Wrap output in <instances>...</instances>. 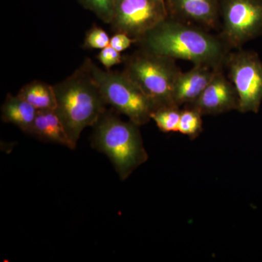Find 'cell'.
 Wrapping results in <instances>:
<instances>
[{"instance_id":"7c38bea8","label":"cell","mask_w":262,"mask_h":262,"mask_svg":"<svg viewBox=\"0 0 262 262\" xmlns=\"http://www.w3.org/2000/svg\"><path fill=\"white\" fill-rule=\"evenodd\" d=\"M27 134L44 142L59 144L71 149H75L55 110L38 111Z\"/></svg>"},{"instance_id":"8992f818","label":"cell","mask_w":262,"mask_h":262,"mask_svg":"<svg viewBox=\"0 0 262 262\" xmlns=\"http://www.w3.org/2000/svg\"><path fill=\"white\" fill-rule=\"evenodd\" d=\"M225 66L238 96L241 113H258L262 102V61L257 53L237 49L229 52Z\"/></svg>"},{"instance_id":"277c9868","label":"cell","mask_w":262,"mask_h":262,"mask_svg":"<svg viewBox=\"0 0 262 262\" xmlns=\"http://www.w3.org/2000/svg\"><path fill=\"white\" fill-rule=\"evenodd\" d=\"M124 61L123 72L149 98L155 110L178 106L174 102L173 88L182 71L176 60L141 49Z\"/></svg>"},{"instance_id":"8fae6325","label":"cell","mask_w":262,"mask_h":262,"mask_svg":"<svg viewBox=\"0 0 262 262\" xmlns=\"http://www.w3.org/2000/svg\"><path fill=\"white\" fill-rule=\"evenodd\" d=\"M223 67L194 65L190 70L181 72L173 88V100L179 107L189 106L201 96L215 72Z\"/></svg>"},{"instance_id":"ac0fdd59","label":"cell","mask_w":262,"mask_h":262,"mask_svg":"<svg viewBox=\"0 0 262 262\" xmlns=\"http://www.w3.org/2000/svg\"><path fill=\"white\" fill-rule=\"evenodd\" d=\"M110 44V37L106 31L94 26L86 34L83 48L84 49L102 50Z\"/></svg>"},{"instance_id":"ffe728a7","label":"cell","mask_w":262,"mask_h":262,"mask_svg":"<svg viewBox=\"0 0 262 262\" xmlns=\"http://www.w3.org/2000/svg\"><path fill=\"white\" fill-rule=\"evenodd\" d=\"M134 42L136 43L135 39H133L125 33L116 32L113 37L110 38V46L121 53L130 48L131 45Z\"/></svg>"},{"instance_id":"9a60e30c","label":"cell","mask_w":262,"mask_h":262,"mask_svg":"<svg viewBox=\"0 0 262 262\" xmlns=\"http://www.w3.org/2000/svg\"><path fill=\"white\" fill-rule=\"evenodd\" d=\"M198 110L192 106H184L181 110L178 132L191 139H196L203 132V120Z\"/></svg>"},{"instance_id":"ba28073f","label":"cell","mask_w":262,"mask_h":262,"mask_svg":"<svg viewBox=\"0 0 262 262\" xmlns=\"http://www.w3.org/2000/svg\"><path fill=\"white\" fill-rule=\"evenodd\" d=\"M168 15L165 0H117L110 25L137 43Z\"/></svg>"},{"instance_id":"4fadbf2b","label":"cell","mask_w":262,"mask_h":262,"mask_svg":"<svg viewBox=\"0 0 262 262\" xmlns=\"http://www.w3.org/2000/svg\"><path fill=\"white\" fill-rule=\"evenodd\" d=\"M37 110L16 95L8 94L1 108L2 119L27 134L37 116Z\"/></svg>"},{"instance_id":"52a82bcc","label":"cell","mask_w":262,"mask_h":262,"mask_svg":"<svg viewBox=\"0 0 262 262\" xmlns=\"http://www.w3.org/2000/svg\"><path fill=\"white\" fill-rule=\"evenodd\" d=\"M220 37L230 49H241L262 33V0H222Z\"/></svg>"},{"instance_id":"7a4b0ae2","label":"cell","mask_w":262,"mask_h":262,"mask_svg":"<svg viewBox=\"0 0 262 262\" xmlns=\"http://www.w3.org/2000/svg\"><path fill=\"white\" fill-rule=\"evenodd\" d=\"M53 88L57 102L55 111L76 148L82 131L86 127L94 126L107 110V104L84 62Z\"/></svg>"},{"instance_id":"30bf717a","label":"cell","mask_w":262,"mask_h":262,"mask_svg":"<svg viewBox=\"0 0 262 262\" xmlns=\"http://www.w3.org/2000/svg\"><path fill=\"white\" fill-rule=\"evenodd\" d=\"M169 16L202 28L215 29L221 16L220 0H165Z\"/></svg>"},{"instance_id":"2e32d148","label":"cell","mask_w":262,"mask_h":262,"mask_svg":"<svg viewBox=\"0 0 262 262\" xmlns=\"http://www.w3.org/2000/svg\"><path fill=\"white\" fill-rule=\"evenodd\" d=\"M181 110L178 106L157 108L151 113V119L162 132H178Z\"/></svg>"},{"instance_id":"5bb4252c","label":"cell","mask_w":262,"mask_h":262,"mask_svg":"<svg viewBox=\"0 0 262 262\" xmlns=\"http://www.w3.org/2000/svg\"><path fill=\"white\" fill-rule=\"evenodd\" d=\"M17 95L32 105L37 111L56 110L54 88L42 81L34 80L26 84Z\"/></svg>"},{"instance_id":"3957f363","label":"cell","mask_w":262,"mask_h":262,"mask_svg":"<svg viewBox=\"0 0 262 262\" xmlns=\"http://www.w3.org/2000/svg\"><path fill=\"white\" fill-rule=\"evenodd\" d=\"M114 110L103 113L94 125L93 147L108 157L121 180L147 161L139 125L124 121Z\"/></svg>"},{"instance_id":"d6986e66","label":"cell","mask_w":262,"mask_h":262,"mask_svg":"<svg viewBox=\"0 0 262 262\" xmlns=\"http://www.w3.org/2000/svg\"><path fill=\"white\" fill-rule=\"evenodd\" d=\"M97 59L106 70H110L114 66L120 64L124 61L121 53L110 46L101 50L97 56Z\"/></svg>"},{"instance_id":"5b68a950","label":"cell","mask_w":262,"mask_h":262,"mask_svg":"<svg viewBox=\"0 0 262 262\" xmlns=\"http://www.w3.org/2000/svg\"><path fill=\"white\" fill-rule=\"evenodd\" d=\"M84 62L106 104L139 126L151 120L154 104L123 71L103 70L91 59Z\"/></svg>"},{"instance_id":"9c48e42d","label":"cell","mask_w":262,"mask_h":262,"mask_svg":"<svg viewBox=\"0 0 262 262\" xmlns=\"http://www.w3.org/2000/svg\"><path fill=\"white\" fill-rule=\"evenodd\" d=\"M238 96L234 84L219 69L198 99L189 106L202 115H218L238 110Z\"/></svg>"},{"instance_id":"e0dca14e","label":"cell","mask_w":262,"mask_h":262,"mask_svg":"<svg viewBox=\"0 0 262 262\" xmlns=\"http://www.w3.org/2000/svg\"><path fill=\"white\" fill-rule=\"evenodd\" d=\"M84 8L106 24L111 23L117 0H77Z\"/></svg>"},{"instance_id":"6da1fadb","label":"cell","mask_w":262,"mask_h":262,"mask_svg":"<svg viewBox=\"0 0 262 262\" xmlns=\"http://www.w3.org/2000/svg\"><path fill=\"white\" fill-rule=\"evenodd\" d=\"M137 43L160 56L213 67H224L230 52L222 37L169 15Z\"/></svg>"}]
</instances>
